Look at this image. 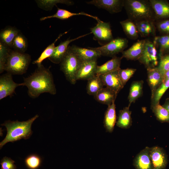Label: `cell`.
I'll list each match as a JSON object with an SVG mask.
<instances>
[{"label": "cell", "mask_w": 169, "mask_h": 169, "mask_svg": "<svg viewBox=\"0 0 169 169\" xmlns=\"http://www.w3.org/2000/svg\"><path fill=\"white\" fill-rule=\"evenodd\" d=\"M23 84L27 87L28 95L32 98L37 97L44 93L53 95L56 93L52 73L42 65L38 67L30 76L24 78Z\"/></svg>", "instance_id": "6da1fadb"}, {"label": "cell", "mask_w": 169, "mask_h": 169, "mask_svg": "<svg viewBox=\"0 0 169 169\" xmlns=\"http://www.w3.org/2000/svg\"><path fill=\"white\" fill-rule=\"evenodd\" d=\"M38 115H36L33 117L26 121L8 120L1 125L5 126L7 134L5 138L0 143V147L8 142H13L22 139H26L31 135L32 131L31 125Z\"/></svg>", "instance_id": "7a4b0ae2"}, {"label": "cell", "mask_w": 169, "mask_h": 169, "mask_svg": "<svg viewBox=\"0 0 169 169\" xmlns=\"http://www.w3.org/2000/svg\"><path fill=\"white\" fill-rule=\"evenodd\" d=\"M124 7L128 18L133 22L144 20L156 21L149 0H124Z\"/></svg>", "instance_id": "3957f363"}, {"label": "cell", "mask_w": 169, "mask_h": 169, "mask_svg": "<svg viewBox=\"0 0 169 169\" xmlns=\"http://www.w3.org/2000/svg\"><path fill=\"white\" fill-rule=\"evenodd\" d=\"M82 62L72 46H69L60 63V69L72 84H75L77 81L76 74Z\"/></svg>", "instance_id": "277c9868"}, {"label": "cell", "mask_w": 169, "mask_h": 169, "mask_svg": "<svg viewBox=\"0 0 169 169\" xmlns=\"http://www.w3.org/2000/svg\"><path fill=\"white\" fill-rule=\"evenodd\" d=\"M31 60L29 54L11 50L4 70L12 74H22L26 72Z\"/></svg>", "instance_id": "5b68a950"}, {"label": "cell", "mask_w": 169, "mask_h": 169, "mask_svg": "<svg viewBox=\"0 0 169 169\" xmlns=\"http://www.w3.org/2000/svg\"><path fill=\"white\" fill-rule=\"evenodd\" d=\"M128 44V40L126 38L117 37L103 46L92 48L99 51L101 55L113 57L122 52L127 47Z\"/></svg>", "instance_id": "8992f818"}, {"label": "cell", "mask_w": 169, "mask_h": 169, "mask_svg": "<svg viewBox=\"0 0 169 169\" xmlns=\"http://www.w3.org/2000/svg\"><path fill=\"white\" fill-rule=\"evenodd\" d=\"M90 31L94 35L93 39L98 41L102 46L114 39L109 22L100 20L97 22L96 26L90 28Z\"/></svg>", "instance_id": "52a82bcc"}, {"label": "cell", "mask_w": 169, "mask_h": 169, "mask_svg": "<svg viewBox=\"0 0 169 169\" xmlns=\"http://www.w3.org/2000/svg\"><path fill=\"white\" fill-rule=\"evenodd\" d=\"M138 60L147 69L156 67L158 63L157 52L153 42L146 39L143 52Z\"/></svg>", "instance_id": "ba28073f"}, {"label": "cell", "mask_w": 169, "mask_h": 169, "mask_svg": "<svg viewBox=\"0 0 169 169\" xmlns=\"http://www.w3.org/2000/svg\"><path fill=\"white\" fill-rule=\"evenodd\" d=\"M118 70L98 76L104 85L117 95L124 86L119 76Z\"/></svg>", "instance_id": "9c48e42d"}, {"label": "cell", "mask_w": 169, "mask_h": 169, "mask_svg": "<svg viewBox=\"0 0 169 169\" xmlns=\"http://www.w3.org/2000/svg\"><path fill=\"white\" fill-rule=\"evenodd\" d=\"M23 86V83L18 84L13 80L12 74L7 73L0 77V100L12 95L18 86Z\"/></svg>", "instance_id": "30bf717a"}, {"label": "cell", "mask_w": 169, "mask_h": 169, "mask_svg": "<svg viewBox=\"0 0 169 169\" xmlns=\"http://www.w3.org/2000/svg\"><path fill=\"white\" fill-rule=\"evenodd\" d=\"M124 0H93L86 3L114 14L122 11L124 7Z\"/></svg>", "instance_id": "8fae6325"}, {"label": "cell", "mask_w": 169, "mask_h": 169, "mask_svg": "<svg viewBox=\"0 0 169 169\" xmlns=\"http://www.w3.org/2000/svg\"><path fill=\"white\" fill-rule=\"evenodd\" d=\"M150 156L154 169H165L168 163L167 156L163 149L158 146L150 148Z\"/></svg>", "instance_id": "7c38bea8"}, {"label": "cell", "mask_w": 169, "mask_h": 169, "mask_svg": "<svg viewBox=\"0 0 169 169\" xmlns=\"http://www.w3.org/2000/svg\"><path fill=\"white\" fill-rule=\"evenodd\" d=\"M97 60L83 62L76 75V80H87L96 75Z\"/></svg>", "instance_id": "4fadbf2b"}, {"label": "cell", "mask_w": 169, "mask_h": 169, "mask_svg": "<svg viewBox=\"0 0 169 169\" xmlns=\"http://www.w3.org/2000/svg\"><path fill=\"white\" fill-rule=\"evenodd\" d=\"M153 9L155 20L169 18V2L164 0H149Z\"/></svg>", "instance_id": "5bb4252c"}, {"label": "cell", "mask_w": 169, "mask_h": 169, "mask_svg": "<svg viewBox=\"0 0 169 169\" xmlns=\"http://www.w3.org/2000/svg\"><path fill=\"white\" fill-rule=\"evenodd\" d=\"M91 33H92L91 32L74 38L71 39L68 38L66 40L61 42L58 46L55 47L53 54L48 58V59L54 63L60 64L70 43Z\"/></svg>", "instance_id": "9a60e30c"}, {"label": "cell", "mask_w": 169, "mask_h": 169, "mask_svg": "<svg viewBox=\"0 0 169 169\" xmlns=\"http://www.w3.org/2000/svg\"><path fill=\"white\" fill-rule=\"evenodd\" d=\"M150 148L146 147L136 156L133 161L136 169H154L150 156Z\"/></svg>", "instance_id": "2e32d148"}, {"label": "cell", "mask_w": 169, "mask_h": 169, "mask_svg": "<svg viewBox=\"0 0 169 169\" xmlns=\"http://www.w3.org/2000/svg\"><path fill=\"white\" fill-rule=\"evenodd\" d=\"M146 39L138 40L128 49L122 52L121 58L128 60H138L143 52Z\"/></svg>", "instance_id": "e0dca14e"}, {"label": "cell", "mask_w": 169, "mask_h": 169, "mask_svg": "<svg viewBox=\"0 0 169 169\" xmlns=\"http://www.w3.org/2000/svg\"><path fill=\"white\" fill-rule=\"evenodd\" d=\"M134 22L139 34L141 37L156 36V28L155 21L144 20Z\"/></svg>", "instance_id": "ac0fdd59"}, {"label": "cell", "mask_w": 169, "mask_h": 169, "mask_svg": "<svg viewBox=\"0 0 169 169\" xmlns=\"http://www.w3.org/2000/svg\"><path fill=\"white\" fill-rule=\"evenodd\" d=\"M147 82L151 91L152 96L157 88L162 83L163 77L157 67L147 69Z\"/></svg>", "instance_id": "d6986e66"}, {"label": "cell", "mask_w": 169, "mask_h": 169, "mask_svg": "<svg viewBox=\"0 0 169 169\" xmlns=\"http://www.w3.org/2000/svg\"><path fill=\"white\" fill-rule=\"evenodd\" d=\"M72 47L76 54L82 62L97 59L101 56L100 52L91 47L83 48L75 45Z\"/></svg>", "instance_id": "ffe728a7"}, {"label": "cell", "mask_w": 169, "mask_h": 169, "mask_svg": "<svg viewBox=\"0 0 169 169\" xmlns=\"http://www.w3.org/2000/svg\"><path fill=\"white\" fill-rule=\"evenodd\" d=\"M121 57L115 56L103 64L97 66L96 75L99 76L120 69Z\"/></svg>", "instance_id": "44dd1931"}, {"label": "cell", "mask_w": 169, "mask_h": 169, "mask_svg": "<svg viewBox=\"0 0 169 169\" xmlns=\"http://www.w3.org/2000/svg\"><path fill=\"white\" fill-rule=\"evenodd\" d=\"M104 116V126L107 131L112 132L116 122L115 106V101L108 106Z\"/></svg>", "instance_id": "7402d4cb"}, {"label": "cell", "mask_w": 169, "mask_h": 169, "mask_svg": "<svg viewBox=\"0 0 169 169\" xmlns=\"http://www.w3.org/2000/svg\"><path fill=\"white\" fill-rule=\"evenodd\" d=\"M117 96L109 89L105 87H104L94 96L99 102L108 106L115 101Z\"/></svg>", "instance_id": "603a6c76"}, {"label": "cell", "mask_w": 169, "mask_h": 169, "mask_svg": "<svg viewBox=\"0 0 169 169\" xmlns=\"http://www.w3.org/2000/svg\"><path fill=\"white\" fill-rule=\"evenodd\" d=\"M57 8V11L55 13L51 16L42 17L40 19V21H42L52 18H56L60 19L65 20L68 19L74 16L80 15L88 16L92 18L95 20L97 18V17L96 16L89 14L84 12L73 13L65 9L59 8Z\"/></svg>", "instance_id": "cb8c5ba5"}, {"label": "cell", "mask_w": 169, "mask_h": 169, "mask_svg": "<svg viewBox=\"0 0 169 169\" xmlns=\"http://www.w3.org/2000/svg\"><path fill=\"white\" fill-rule=\"evenodd\" d=\"M19 33V31L14 27H6L0 32V42L10 48L12 47L13 40Z\"/></svg>", "instance_id": "d4e9b609"}, {"label": "cell", "mask_w": 169, "mask_h": 169, "mask_svg": "<svg viewBox=\"0 0 169 169\" xmlns=\"http://www.w3.org/2000/svg\"><path fill=\"white\" fill-rule=\"evenodd\" d=\"M130 106L128 105L120 111L116 124V125L119 127L127 129L131 125L132 120L131 111L129 109Z\"/></svg>", "instance_id": "484cf974"}, {"label": "cell", "mask_w": 169, "mask_h": 169, "mask_svg": "<svg viewBox=\"0 0 169 169\" xmlns=\"http://www.w3.org/2000/svg\"><path fill=\"white\" fill-rule=\"evenodd\" d=\"M143 81L142 80L133 81L130 86L128 96L129 102V105L134 103L140 97L143 93Z\"/></svg>", "instance_id": "4316f807"}, {"label": "cell", "mask_w": 169, "mask_h": 169, "mask_svg": "<svg viewBox=\"0 0 169 169\" xmlns=\"http://www.w3.org/2000/svg\"><path fill=\"white\" fill-rule=\"evenodd\" d=\"M153 42L159 49L160 57L169 54V34L156 36Z\"/></svg>", "instance_id": "83f0119b"}, {"label": "cell", "mask_w": 169, "mask_h": 169, "mask_svg": "<svg viewBox=\"0 0 169 169\" xmlns=\"http://www.w3.org/2000/svg\"><path fill=\"white\" fill-rule=\"evenodd\" d=\"M87 80L86 90L89 95L94 96L104 88L103 83L98 76L95 75Z\"/></svg>", "instance_id": "f1b7e54d"}, {"label": "cell", "mask_w": 169, "mask_h": 169, "mask_svg": "<svg viewBox=\"0 0 169 169\" xmlns=\"http://www.w3.org/2000/svg\"><path fill=\"white\" fill-rule=\"evenodd\" d=\"M123 29L127 37L130 39L135 40L139 36V33L134 22L128 18L120 22Z\"/></svg>", "instance_id": "f546056e"}, {"label": "cell", "mask_w": 169, "mask_h": 169, "mask_svg": "<svg viewBox=\"0 0 169 169\" xmlns=\"http://www.w3.org/2000/svg\"><path fill=\"white\" fill-rule=\"evenodd\" d=\"M68 32H66L63 33H60L56 38L55 41L51 44L49 45L43 51L39 57L35 60L34 61L33 63L36 64L38 67L41 66L42 62L47 58H49L53 54L55 48V45L56 42L64 35L67 33Z\"/></svg>", "instance_id": "4dcf8cb0"}, {"label": "cell", "mask_w": 169, "mask_h": 169, "mask_svg": "<svg viewBox=\"0 0 169 169\" xmlns=\"http://www.w3.org/2000/svg\"><path fill=\"white\" fill-rule=\"evenodd\" d=\"M169 88V79L163 82L157 88L151 97V108L160 104V100L166 90Z\"/></svg>", "instance_id": "1f68e13d"}, {"label": "cell", "mask_w": 169, "mask_h": 169, "mask_svg": "<svg viewBox=\"0 0 169 169\" xmlns=\"http://www.w3.org/2000/svg\"><path fill=\"white\" fill-rule=\"evenodd\" d=\"M28 46L27 39L23 34L19 32L13 40L12 47L14 50L24 53L27 49Z\"/></svg>", "instance_id": "d6a6232c"}, {"label": "cell", "mask_w": 169, "mask_h": 169, "mask_svg": "<svg viewBox=\"0 0 169 169\" xmlns=\"http://www.w3.org/2000/svg\"><path fill=\"white\" fill-rule=\"evenodd\" d=\"M36 2L38 7L46 10L52 9L53 7L58 3L68 5H72L74 4L73 1L68 0H37Z\"/></svg>", "instance_id": "836d02e7"}, {"label": "cell", "mask_w": 169, "mask_h": 169, "mask_svg": "<svg viewBox=\"0 0 169 169\" xmlns=\"http://www.w3.org/2000/svg\"><path fill=\"white\" fill-rule=\"evenodd\" d=\"M151 110L157 119L162 122H169V113L160 104L156 105Z\"/></svg>", "instance_id": "e575fe53"}, {"label": "cell", "mask_w": 169, "mask_h": 169, "mask_svg": "<svg viewBox=\"0 0 169 169\" xmlns=\"http://www.w3.org/2000/svg\"><path fill=\"white\" fill-rule=\"evenodd\" d=\"M10 48L0 42V73L4 71L5 66L11 50Z\"/></svg>", "instance_id": "d590c367"}, {"label": "cell", "mask_w": 169, "mask_h": 169, "mask_svg": "<svg viewBox=\"0 0 169 169\" xmlns=\"http://www.w3.org/2000/svg\"><path fill=\"white\" fill-rule=\"evenodd\" d=\"M42 160L37 155L32 154L28 156L25 159V163L29 169H37L40 166Z\"/></svg>", "instance_id": "8d00e7d4"}, {"label": "cell", "mask_w": 169, "mask_h": 169, "mask_svg": "<svg viewBox=\"0 0 169 169\" xmlns=\"http://www.w3.org/2000/svg\"><path fill=\"white\" fill-rule=\"evenodd\" d=\"M136 70L134 68H128L118 70V73L120 79L124 86L130 79L133 75Z\"/></svg>", "instance_id": "74e56055"}, {"label": "cell", "mask_w": 169, "mask_h": 169, "mask_svg": "<svg viewBox=\"0 0 169 169\" xmlns=\"http://www.w3.org/2000/svg\"><path fill=\"white\" fill-rule=\"evenodd\" d=\"M155 24L156 29L163 35L169 34V18L157 21Z\"/></svg>", "instance_id": "f35d334b"}, {"label": "cell", "mask_w": 169, "mask_h": 169, "mask_svg": "<svg viewBox=\"0 0 169 169\" xmlns=\"http://www.w3.org/2000/svg\"><path fill=\"white\" fill-rule=\"evenodd\" d=\"M160 59L157 68L164 77L165 72L169 70V54L163 56Z\"/></svg>", "instance_id": "ab89813d"}, {"label": "cell", "mask_w": 169, "mask_h": 169, "mask_svg": "<svg viewBox=\"0 0 169 169\" xmlns=\"http://www.w3.org/2000/svg\"><path fill=\"white\" fill-rule=\"evenodd\" d=\"M14 163V161L10 158L4 157L1 161V169H16Z\"/></svg>", "instance_id": "60d3db41"}, {"label": "cell", "mask_w": 169, "mask_h": 169, "mask_svg": "<svg viewBox=\"0 0 169 169\" xmlns=\"http://www.w3.org/2000/svg\"><path fill=\"white\" fill-rule=\"evenodd\" d=\"M169 113V98L166 99L164 104L162 105Z\"/></svg>", "instance_id": "b9f144b4"}, {"label": "cell", "mask_w": 169, "mask_h": 169, "mask_svg": "<svg viewBox=\"0 0 169 169\" xmlns=\"http://www.w3.org/2000/svg\"><path fill=\"white\" fill-rule=\"evenodd\" d=\"M169 79V70L166 71L164 74L163 82Z\"/></svg>", "instance_id": "7bdbcfd3"}]
</instances>
